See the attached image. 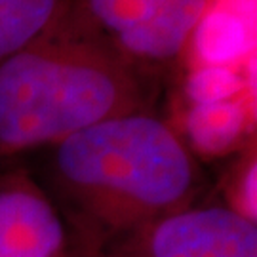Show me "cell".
<instances>
[{
    "instance_id": "7a4b0ae2",
    "label": "cell",
    "mask_w": 257,
    "mask_h": 257,
    "mask_svg": "<svg viewBox=\"0 0 257 257\" xmlns=\"http://www.w3.org/2000/svg\"><path fill=\"white\" fill-rule=\"evenodd\" d=\"M50 175L69 211L99 240L134 236L191 208L202 189L198 160L151 109L99 122L52 147Z\"/></svg>"
},
{
    "instance_id": "30bf717a",
    "label": "cell",
    "mask_w": 257,
    "mask_h": 257,
    "mask_svg": "<svg viewBox=\"0 0 257 257\" xmlns=\"http://www.w3.org/2000/svg\"><path fill=\"white\" fill-rule=\"evenodd\" d=\"M158 0H76L84 19L109 40L138 25Z\"/></svg>"
},
{
    "instance_id": "9c48e42d",
    "label": "cell",
    "mask_w": 257,
    "mask_h": 257,
    "mask_svg": "<svg viewBox=\"0 0 257 257\" xmlns=\"http://www.w3.org/2000/svg\"><path fill=\"white\" fill-rule=\"evenodd\" d=\"M221 191L227 208L257 225V141L234 156L223 175Z\"/></svg>"
},
{
    "instance_id": "8992f818",
    "label": "cell",
    "mask_w": 257,
    "mask_h": 257,
    "mask_svg": "<svg viewBox=\"0 0 257 257\" xmlns=\"http://www.w3.org/2000/svg\"><path fill=\"white\" fill-rule=\"evenodd\" d=\"M196 160L236 156L251 141L244 97L206 105H177L170 122Z\"/></svg>"
},
{
    "instance_id": "277c9868",
    "label": "cell",
    "mask_w": 257,
    "mask_h": 257,
    "mask_svg": "<svg viewBox=\"0 0 257 257\" xmlns=\"http://www.w3.org/2000/svg\"><path fill=\"white\" fill-rule=\"evenodd\" d=\"M67 229L57 206L31 179H0V257H63Z\"/></svg>"
},
{
    "instance_id": "8fae6325",
    "label": "cell",
    "mask_w": 257,
    "mask_h": 257,
    "mask_svg": "<svg viewBox=\"0 0 257 257\" xmlns=\"http://www.w3.org/2000/svg\"><path fill=\"white\" fill-rule=\"evenodd\" d=\"M242 78H244V103L248 109L249 128H251V141H257V54L251 55L242 65ZM249 141V143H251Z\"/></svg>"
},
{
    "instance_id": "5b68a950",
    "label": "cell",
    "mask_w": 257,
    "mask_h": 257,
    "mask_svg": "<svg viewBox=\"0 0 257 257\" xmlns=\"http://www.w3.org/2000/svg\"><path fill=\"white\" fill-rule=\"evenodd\" d=\"M257 54V0H206L185 48L181 67L242 69Z\"/></svg>"
},
{
    "instance_id": "ba28073f",
    "label": "cell",
    "mask_w": 257,
    "mask_h": 257,
    "mask_svg": "<svg viewBox=\"0 0 257 257\" xmlns=\"http://www.w3.org/2000/svg\"><path fill=\"white\" fill-rule=\"evenodd\" d=\"M179 78V103L177 105H206L242 97L244 78L240 69L198 65L181 67Z\"/></svg>"
},
{
    "instance_id": "3957f363",
    "label": "cell",
    "mask_w": 257,
    "mask_h": 257,
    "mask_svg": "<svg viewBox=\"0 0 257 257\" xmlns=\"http://www.w3.org/2000/svg\"><path fill=\"white\" fill-rule=\"evenodd\" d=\"M138 257H257V225L227 206H191L134 234Z\"/></svg>"
},
{
    "instance_id": "6da1fadb",
    "label": "cell",
    "mask_w": 257,
    "mask_h": 257,
    "mask_svg": "<svg viewBox=\"0 0 257 257\" xmlns=\"http://www.w3.org/2000/svg\"><path fill=\"white\" fill-rule=\"evenodd\" d=\"M149 73L130 63L71 0L0 63V158L55 147L109 118L149 110Z\"/></svg>"
},
{
    "instance_id": "52a82bcc",
    "label": "cell",
    "mask_w": 257,
    "mask_h": 257,
    "mask_svg": "<svg viewBox=\"0 0 257 257\" xmlns=\"http://www.w3.org/2000/svg\"><path fill=\"white\" fill-rule=\"evenodd\" d=\"M71 0H0V63L52 25Z\"/></svg>"
}]
</instances>
